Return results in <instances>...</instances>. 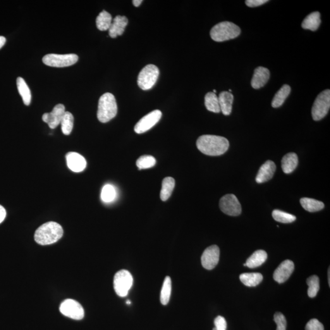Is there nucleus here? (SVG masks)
I'll return each instance as SVG.
<instances>
[{
    "mask_svg": "<svg viewBox=\"0 0 330 330\" xmlns=\"http://www.w3.org/2000/svg\"><path fill=\"white\" fill-rule=\"evenodd\" d=\"M330 107V91L326 90L320 93L312 108V117L314 121L321 120L329 113Z\"/></svg>",
    "mask_w": 330,
    "mask_h": 330,
    "instance_id": "6",
    "label": "nucleus"
},
{
    "mask_svg": "<svg viewBox=\"0 0 330 330\" xmlns=\"http://www.w3.org/2000/svg\"><path fill=\"white\" fill-rule=\"evenodd\" d=\"M66 109L64 105H56L52 112L43 114L42 120L48 124L50 128L54 129L61 124Z\"/></svg>",
    "mask_w": 330,
    "mask_h": 330,
    "instance_id": "13",
    "label": "nucleus"
},
{
    "mask_svg": "<svg viewBox=\"0 0 330 330\" xmlns=\"http://www.w3.org/2000/svg\"><path fill=\"white\" fill-rule=\"evenodd\" d=\"M130 303L131 302L130 301L128 300V301H127V304L130 305Z\"/></svg>",
    "mask_w": 330,
    "mask_h": 330,
    "instance_id": "44",
    "label": "nucleus"
},
{
    "mask_svg": "<svg viewBox=\"0 0 330 330\" xmlns=\"http://www.w3.org/2000/svg\"><path fill=\"white\" fill-rule=\"evenodd\" d=\"M205 105L207 110L213 113H219L221 112L219 97L214 92H208L205 95Z\"/></svg>",
    "mask_w": 330,
    "mask_h": 330,
    "instance_id": "28",
    "label": "nucleus"
},
{
    "mask_svg": "<svg viewBox=\"0 0 330 330\" xmlns=\"http://www.w3.org/2000/svg\"><path fill=\"white\" fill-rule=\"evenodd\" d=\"M171 279L169 276L165 278L164 284H163L160 293V301L162 304L166 305L169 303L171 293Z\"/></svg>",
    "mask_w": 330,
    "mask_h": 330,
    "instance_id": "30",
    "label": "nucleus"
},
{
    "mask_svg": "<svg viewBox=\"0 0 330 330\" xmlns=\"http://www.w3.org/2000/svg\"><path fill=\"white\" fill-rule=\"evenodd\" d=\"M17 86H18L19 94L22 98L24 104L25 105H29L32 101V93L25 81L21 77L17 79Z\"/></svg>",
    "mask_w": 330,
    "mask_h": 330,
    "instance_id": "26",
    "label": "nucleus"
},
{
    "mask_svg": "<svg viewBox=\"0 0 330 330\" xmlns=\"http://www.w3.org/2000/svg\"><path fill=\"white\" fill-rule=\"evenodd\" d=\"M306 330H324V325L316 319L310 320L305 327Z\"/></svg>",
    "mask_w": 330,
    "mask_h": 330,
    "instance_id": "37",
    "label": "nucleus"
},
{
    "mask_svg": "<svg viewBox=\"0 0 330 330\" xmlns=\"http://www.w3.org/2000/svg\"><path fill=\"white\" fill-rule=\"evenodd\" d=\"M175 186V180L171 177L165 178L162 182V190L160 191V199L166 202L170 198Z\"/></svg>",
    "mask_w": 330,
    "mask_h": 330,
    "instance_id": "24",
    "label": "nucleus"
},
{
    "mask_svg": "<svg viewBox=\"0 0 330 330\" xmlns=\"http://www.w3.org/2000/svg\"><path fill=\"white\" fill-rule=\"evenodd\" d=\"M330 269H329V273H328V275H329V285H330Z\"/></svg>",
    "mask_w": 330,
    "mask_h": 330,
    "instance_id": "43",
    "label": "nucleus"
},
{
    "mask_svg": "<svg viewBox=\"0 0 330 330\" xmlns=\"http://www.w3.org/2000/svg\"><path fill=\"white\" fill-rule=\"evenodd\" d=\"M291 88L288 85H284L281 89L275 94L274 99L272 100V106L274 108H278L285 102L287 97L290 94Z\"/></svg>",
    "mask_w": 330,
    "mask_h": 330,
    "instance_id": "27",
    "label": "nucleus"
},
{
    "mask_svg": "<svg viewBox=\"0 0 330 330\" xmlns=\"http://www.w3.org/2000/svg\"><path fill=\"white\" fill-rule=\"evenodd\" d=\"M162 112L159 110H154L149 114H147L136 123L134 130L136 133L142 134L146 132L153 127L156 125L161 119Z\"/></svg>",
    "mask_w": 330,
    "mask_h": 330,
    "instance_id": "11",
    "label": "nucleus"
},
{
    "mask_svg": "<svg viewBox=\"0 0 330 330\" xmlns=\"http://www.w3.org/2000/svg\"><path fill=\"white\" fill-rule=\"evenodd\" d=\"M136 166L140 169H149L156 164V160L151 155H143L136 161Z\"/></svg>",
    "mask_w": 330,
    "mask_h": 330,
    "instance_id": "35",
    "label": "nucleus"
},
{
    "mask_svg": "<svg viewBox=\"0 0 330 330\" xmlns=\"http://www.w3.org/2000/svg\"><path fill=\"white\" fill-rule=\"evenodd\" d=\"M300 204L303 209L310 212L320 211L324 208V202L312 198H303L300 200Z\"/></svg>",
    "mask_w": 330,
    "mask_h": 330,
    "instance_id": "25",
    "label": "nucleus"
},
{
    "mask_svg": "<svg viewBox=\"0 0 330 330\" xmlns=\"http://www.w3.org/2000/svg\"><path fill=\"white\" fill-rule=\"evenodd\" d=\"M298 164L297 155L295 153H289L283 158L281 161L282 169L285 174H291L295 170Z\"/></svg>",
    "mask_w": 330,
    "mask_h": 330,
    "instance_id": "20",
    "label": "nucleus"
},
{
    "mask_svg": "<svg viewBox=\"0 0 330 330\" xmlns=\"http://www.w3.org/2000/svg\"><path fill=\"white\" fill-rule=\"evenodd\" d=\"M133 282L132 275L128 270H122L117 272L114 277V289L117 295L121 297L128 295Z\"/></svg>",
    "mask_w": 330,
    "mask_h": 330,
    "instance_id": "7",
    "label": "nucleus"
},
{
    "mask_svg": "<svg viewBox=\"0 0 330 330\" xmlns=\"http://www.w3.org/2000/svg\"><path fill=\"white\" fill-rule=\"evenodd\" d=\"M197 147L202 154L209 156H219L228 150L229 143L223 136L204 135L198 138Z\"/></svg>",
    "mask_w": 330,
    "mask_h": 330,
    "instance_id": "1",
    "label": "nucleus"
},
{
    "mask_svg": "<svg viewBox=\"0 0 330 330\" xmlns=\"http://www.w3.org/2000/svg\"><path fill=\"white\" fill-rule=\"evenodd\" d=\"M215 329L216 330H226L227 323L226 320L223 317L219 316L215 318L214 320Z\"/></svg>",
    "mask_w": 330,
    "mask_h": 330,
    "instance_id": "38",
    "label": "nucleus"
},
{
    "mask_svg": "<svg viewBox=\"0 0 330 330\" xmlns=\"http://www.w3.org/2000/svg\"><path fill=\"white\" fill-rule=\"evenodd\" d=\"M220 260V249L219 246L212 245L205 250L202 257V267L207 270L214 269Z\"/></svg>",
    "mask_w": 330,
    "mask_h": 330,
    "instance_id": "12",
    "label": "nucleus"
},
{
    "mask_svg": "<svg viewBox=\"0 0 330 330\" xmlns=\"http://www.w3.org/2000/svg\"><path fill=\"white\" fill-rule=\"evenodd\" d=\"M272 217L275 221L282 223H291L295 221L296 217L279 210H274L272 212Z\"/></svg>",
    "mask_w": 330,
    "mask_h": 330,
    "instance_id": "32",
    "label": "nucleus"
},
{
    "mask_svg": "<svg viewBox=\"0 0 330 330\" xmlns=\"http://www.w3.org/2000/svg\"><path fill=\"white\" fill-rule=\"evenodd\" d=\"M213 330H216V329H215V328H214V329H213Z\"/></svg>",
    "mask_w": 330,
    "mask_h": 330,
    "instance_id": "45",
    "label": "nucleus"
},
{
    "mask_svg": "<svg viewBox=\"0 0 330 330\" xmlns=\"http://www.w3.org/2000/svg\"><path fill=\"white\" fill-rule=\"evenodd\" d=\"M112 23V17L111 14L105 11H103L97 17L96 25L98 29L100 31H107L109 30Z\"/></svg>",
    "mask_w": 330,
    "mask_h": 330,
    "instance_id": "29",
    "label": "nucleus"
},
{
    "mask_svg": "<svg viewBox=\"0 0 330 330\" xmlns=\"http://www.w3.org/2000/svg\"><path fill=\"white\" fill-rule=\"evenodd\" d=\"M118 113L115 97L107 92L100 97L98 105L97 118L102 123H106L116 116Z\"/></svg>",
    "mask_w": 330,
    "mask_h": 330,
    "instance_id": "3",
    "label": "nucleus"
},
{
    "mask_svg": "<svg viewBox=\"0 0 330 330\" xmlns=\"http://www.w3.org/2000/svg\"><path fill=\"white\" fill-rule=\"evenodd\" d=\"M6 41V38L3 37H0V49L4 46Z\"/></svg>",
    "mask_w": 330,
    "mask_h": 330,
    "instance_id": "41",
    "label": "nucleus"
},
{
    "mask_svg": "<svg viewBox=\"0 0 330 330\" xmlns=\"http://www.w3.org/2000/svg\"><path fill=\"white\" fill-rule=\"evenodd\" d=\"M270 78V71L269 69L259 66L255 69L253 74L252 82V87L255 90L260 89L264 87Z\"/></svg>",
    "mask_w": 330,
    "mask_h": 330,
    "instance_id": "17",
    "label": "nucleus"
},
{
    "mask_svg": "<svg viewBox=\"0 0 330 330\" xmlns=\"http://www.w3.org/2000/svg\"><path fill=\"white\" fill-rule=\"evenodd\" d=\"M59 311L64 316L74 320H81L85 315L82 306L73 299H67L62 302Z\"/></svg>",
    "mask_w": 330,
    "mask_h": 330,
    "instance_id": "9",
    "label": "nucleus"
},
{
    "mask_svg": "<svg viewBox=\"0 0 330 330\" xmlns=\"http://www.w3.org/2000/svg\"><path fill=\"white\" fill-rule=\"evenodd\" d=\"M293 270V262L290 260H284L274 272L275 281L280 284L284 283L291 276Z\"/></svg>",
    "mask_w": 330,
    "mask_h": 330,
    "instance_id": "14",
    "label": "nucleus"
},
{
    "mask_svg": "<svg viewBox=\"0 0 330 330\" xmlns=\"http://www.w3.org/2000/svg\"><path fill=\"white\" fill-rule=\"evenodd\" d=\"M133 5L135 7H138L142 3V0H133L132 1Z\"/></svg>",
    "mask_w": 330,
    "mask_h": 330,
    "instance_id": "42",
    "label": "nucleus"
},
{
    "mask_svg": "<svg viewBox=\"0 0 330 330\" xmlns=\"http://www.w3.org/2000/svg\"><path fill=\"white\" fill-rule=\"evenodd\" d=\"M116 197L115 188L110 184H107L103 187L101 192L102 202L106 203L113 202Z\"/></svg>",
    "mask_w": 330,
    "mask_h": 330,
    "instance_id": "33",
    "label": "nucleus"
},
{
    "mask_svg": "<svg viewBox=\"0 0 330 330\" xmlns=\"http://www.w3.org/2000/svg\"><path fill=\"white\" fill-rule=\"evenodd\" d=\"M6 217V211L5 209L0 205V224L2 223L5 219Z\"/></svg>",
    "mask_w": 330,
    "mask_h": 330,
    "instance_id": "40",
    "label": "nucleus"
},
{
    "mask_svg": "<svg viewBox=\"0 0 330 330\" xmlns=\"http://www.w3.org/2000/svg\"><path fill=\"white\" fill-rule=\"evenodd\" d=\"M240 279L246 286L255 287L261 283L263 276L259 273H245L240 275Z\"/></svg>",
    "mask_w": 330,
    "mask_h": 330,
    "instance_id": "23",
    "label": "nucleus"
},
{
    "mask_svg": "<svg viewBox=\"0 0 330 330\" xmlns=\"http://www.w3.org/2000/svg\"><path fill=\"white\" fill-rule=\"evenodd\" d=\"M67 165L71 171L80 173L87 167V160L82 155L76 152H69L66 155Z\"/></svg>",
    "mask_w": 330,
    "mask_h": 330,
    "instance_id": "15",
    "label": "nucleus"
},
{
    "mask_svg": "<svg viewBox=\"0 0 330 330\" xmlns=\"http://www.w3.org/2000/svg\"><path fill=\"white\" fill-rule=\"evenodd\" d=\"M241 30L236 24L230 21H222L217 24L210 30V37L215 42H224L235 39L240 35Z\"/></svg>",
    "mask_w": 330,
    "mask_h": 330,
    "instance_id": "4",
    "label": "nucleus"
},
{
    "mask_svg": "<svg viewBox=\"0 0 330 330\" xmlns=\"http://www.w3.org/2000/svg\"><path fill=\"white\" fill-rule=\"evenodd\" d=\"M78 60V56L75 54L58 55L49 54L42 59L45 65L54 68H64L73 65Z\"/></svg>",
    "mask_w": 330,
    "mask_h": 330,
    "instance_id": "8",
    "label": "nucleus"
},
{
    "mask_svg": "<svg viewBox=\"0 0 330 330\" xmlns=\"http://www.w3.org/2000/svg\"><path fill=\"white\" fill-rule=\"evenodd\" d=\"M268 1H269L268 0H246L245 3L246 6L250 8H255V7L261 6L267 3Z\"/></svg>",
    "mask_w": 330,
    "mask_h": 330,
    "instance_id": "39",
    "label": "nucleus"
},
{
    "mask_svg": "<svg viewBox=\"0 0 330 330\" xmlns=\"http://www.w3.org/2000/svg\"><path fill=\"white\" fill-rule=\"evenodd\" d=\"M74 118L73 114L66 111L61 122V130L65 135H69L73 131Z\"/></svg>",
    "mask_w": 330,
    "mask_h": 330,
    "instance_id": "31",
    "label": "nucleus"
},
{
    "mask_svg": "<svg viewBox=\"0 0 330 330\" xmlns=\"http://www.w3.org/2000/svg\"><path fill=\"white\" fill-rule=\"evenodd\" d=\"M275 171H276V165L271 160H267L260 167L256 178V181L258 183H266L273 178Z\"/></svg>",
    "mask_w": 330,
    "mask_h": 330,
    "instance_id": "16",
    "label": "nucleus"
},
{
    "mask_svg": "<svg viewBox=\"0 0 330 330\" xmlns=\"http://www.w3.org/2000/svg\"><path fill=\"white\" fill-rule=\"evenodd\" d=\"M321 23L320 20V14L319 12H314L311 13L303 21L301 27L305 30H310L314 32L319 28Z\"/></svg>",
    "mask_w": 330,
    "mask_h": 330,
    "instance_id": "21",
    "label": "nucleus"
},
{
    "mask_svg": "<svg viewBox=\"0 0 330 330\" xmlns=\"http://www.w3.org/2000/svg\"><path fill=\"white\" fill-rule=\"evenodd\" d=\"M159 73V69L157 66L153 64L145 66L138 75V87L145 91L151 89L156 83Z\"/></svg>",
    "mask_w": 330,
    "mask_h": 330,
    "instance_id": "5",
    "label": "nucleus"
},
{
    "mask_svg": "<svg viewBox=\"0 0 330 330\" xmlns=\"http://www.w3.org/2000/svg\"><path fill=\"white\" fill-rule=\"evenodd\" d=\"M63 236V229L60 224L50 221L43 224L35 234V240L41 245H51L56 243Z\"/></svg>",
    "mask_w": 330,
    "mask_h": 330,
    "instance_id": "2",
    "label": "nucleus"
},
{
    "mask_svg": "<svg viewBox=\"0 0 330 330\" xmlns=\"http://www.w3.org/2000/svg\"><path fill=\"white\" fill-rule=\"evenodd\" d=\"M308 288V295L310 298H314L319 291V278L316 275H313L307 279Z\"/></svg>",
    "mask_w": 330,
    "mask_h": 330,
    "instance_id": "34",
    "label": "nucleus"
},
{
    "mask_svg": "<svg viewBox=\"0 0 330 330\" xmlns=\"http://www.w3.org/2000/svg\"><path fill=\"white\" fill-rule=\"evenodd\" d=\"M274 321L277 325L276 330H286L287 320L282 313L279 312L275 313Z\"/></svg>",
    "mask_w": 330,
    "mask_h": 330,
    "instance_id": "36",
    "label": "nucleus"
},
{
    "mask_svg": "<svg viewBox=\"0 0 330 330\" xmlns=\"http://www.w3.org/2000/svg\"><path fill=\"white\" fill-rule=\"evenodd\" d=\"M220 207L221 211L229 216H238L241 212V207L238 198L233 194H228L221 198Z\"/></svg>",
    "mask_w": 330,
    "mask_h": 330,
    "instance_id": "10",
    "label": "nucleus"
},
{
    "mask_svg": "<svg viewBox=\"0 0 330 330\" xmlns=\"http://www.w3.org/2000/svg\"><path fill=\"white\" fill-rule=\"evenodd\" d=\"M267 259V254L264 250H257L248 258L245 264L246 267L255 269L264 264Z\"/></svg>",
    "mask_w": 330,
    "mask_h": 330,
    "instance_id": "22",
    "label": "nucleus"
},
{
    "mask_svg": "<svg viewBox=\"0 0 330 330\" xmlns=\"http://www.w3.org/2000/svg\"><path fill=\"white\" fill-rule=\"evenodd\" d=\"M128 24V19L125 16H118L113 19L109 28V35L112 38H116L123 34Z\"/></svg>",
    "mask_w": 330,
    "mask_h": 330,
    "instance_id": "18",
    "label": "nucleus"
},
{
    "mask_svg": "<svg viewBox=\"0 0 330 330\" xmlns=\"http://www.w3.org/2000/svg\"><path fill=\"white\" fill-rule=\"evenodd\" d=\"M219 104L221 111L224 115H230L233 109L234 95L231 92H223L219 96Z\"/></svg>",
    "mask_w": 330,
    "mask_h": 330,
    "instance_id": "19",
    "label": "nucleus"
}]
</instances>
